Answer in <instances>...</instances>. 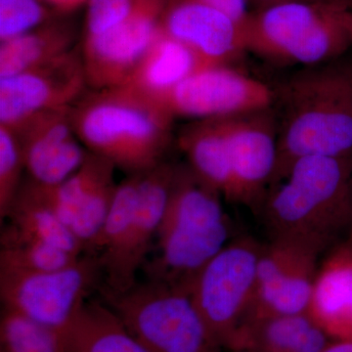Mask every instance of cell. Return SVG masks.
Returning a JSON list of instances; mask_svg holds the SVG:
<instances>
[{
	"label": "cell",
	"mask_w": 352,
	"mask_h": 352,
	"mask_svg": "<svg viewBox=\"0 0 352 352\" xmlns=\"http://www.w3.org/2000/svg\"><path fill=\"white\" fill-rule=\"evenodd\" d=\"M259 210L271 241L319 256L352 227V155L298 160L268 190Z\"/></svg>",
	"instance_id": "6da1fadb"
},
{
	"label": "cell",
	"mask_w": 352,
	"mask_h": 352,
	"mask_svg": "<svg viewBox=\"0 0 352 352\" xmlns=\"http://www.w3.org/2000/svg\"><path fill=\"white\" fill-rule=\"evenodd\" d=\"M316 67L275 91L278 155L270 188L302 157L352 155V72Z\"/></svg>",
	"instance_id": "7a4b0ae2"
},
{
	"label": "cell",
	"mask_w": 352,
	"mask_h": 352,
	"mask_svg": "<svg viewBox=\"0 0 352 352\" xmlns=\"http://www.w3.org/2000/svg\"><path fill=\"white\" fill-rule=\"evenodd\" d=\"M72 120L88 152L132 175L164 162L175 118L156 101L122 85L83 96L72 108Z\"/></svg>",
	"instance_id": "3957f363"
},
{
	"label": "cell",
	"mask_w": 352,
	"mask_h": 352,
	"mask_svg": "<svg viewBox=\"0 0 352 352\" xmlns=\"http://www.w3.org/2000/svg\"><path fill=\"white\" fill-rule=\"evenodd\" d=\"M221 194L188 166H177L157 235V254L148 278L190 289L201 270L230 241Z\"/></svg>",
	"instance_id": "277c9868"
},
{
	"label": "cell",
	"mask_w": 352,
	"mask_h": 352,
	"mask_svg": "<svg viewBox=\"0 0 352 352\" xmlns=\"http://www.w3.org/2000/svg\"><path fill=\"white\" fill-rule=\"evenodd\" d=\"M346 12L309 3L256 8L243 24L245 51L278 63L318 66L352 46Z\"/></svg>",
	"instance_id": "5b68a950"
},
{
	"label": "cell",
	"mask_w": 352,
	"mask_h": 352,
	"mask_svg": "<svg viewBox=\"0 0 352 352\" xmlns=\"http://www.w3.org/2000/svg\"><path fill=\"white\" fill-rule=\"evenodd\" d=\"M99 289L103 302L150 352H219L189 289L149 278L124 292Z\"/></svg>",
	"instance_id": "8992f818"
},
{
	"label": "cell",
	"mask_w": 352,
	"mask_h": 352,
	"mask_svg": "<svg viewBox=\"0 0 352 352\" xmlns=\"http://www.w3.org/2000/svg\"><path fill=\"white\" fill-rule=\"evenodd\" d=\"M261 248L250 237L230 241L190 287L192 300L220 347L229 349L251 317Z\"/></svg>",
	"instance_id": "52a82bcc"
},
{
	"label": "cell",
	"mask_w": 352,
	"mask_h": 352,
	"mask_svg": "<svg viewBox=\"0 0 352 352\" xmlns=\"http://www.w3.org/2000/svg\"><path fill=\"white\" fill-rule=\"evenodd\" d=\"M98 258L83 254L61 270L45 272L0 270L2 307L65 333L100 282Z\"/></svg>",
	"instance_id": "ba28073f"
},
{
	"label": "cell",
	"mask_w": 352,
	"mask_h": 352,
	"mask_svg": "<svg viewBox=\"0 0 352 352\" xmlns=\"http://www.w3.org/2000/svg\"><path fill=\"white\" fill-rule=\"evenodd\" d=\"M275 90L226 66L207 67L187 76L156 99L173 118H230L272 107Z\"/></svg>",
	"instance_id": "9c48e42d"
},
{
	"label": "cell",
	"mask_w": 352,
	"mask_h": 352,
	"mask_svg": "<svg viewBox=\"0 0 352 352\" xmlns=\"http://www.w3.org/2000/svg\"><path fill=\"white\" fill-rule=\"evenodd\" d=\"M173 0H134L126 19L110 31L85 36L82 58L88 87L107 89L124 85L157 32Z\"/></svg>",
	"instance_id": "30bf717a"
},
{
	"label": "cell",
	"mask_w": 352,
	"mask_h": 352,
	"mask_svg": "<svg viewBox=\"0 0 352 352\" xmlns=\"http://www.w3.org/2000/svg\"><path fill=\"white\" fill-rule=\"evenodd\" d=\"M88 87L82 53L0 78V126L15 129L39 113L72 109Z\"/></svg>",
	"instance_id": "8fae6325"
},
{
	"label": "cell",
	"mask_w": 352,
	"mask_h": 352,
	"mask_svg": "<svg viewBox=\"0 0 352 352\" xmlns=\"http://www.w3.org/2000/svg\"><path fill=\"white\" fill-rule=\"evenodd\" d=\"M231 184L227 200L261 208L270 188L278 155L274 108L227 118Z\"/></svg>",
	"instance_id": "7c38bea8"
},
{
	"label": "cell",
	"mask_w": 352,
	"mask_h": 352,
	"mask_svg": "<svg viewBox=\"0 0 352 352\" xmlns=\"http://www.w3.org/2000/svg\"><path fill=\"white\" fill-rule=\"evenodd\" d=\"M318 256L300 245L281 241L263 245L256 298L248 323L268 317L308 314Z\"/></svg>",
	"instance_id": "4fadbf2b"
},
{
	"label": "cell",
	"mask_w": 352,
	"mask_h": 352,
	"mask_svg": "<svg viewBox=\"0 0 352 352\" xmlns=\"http://www.w3.org/2000/svg\"><path fill=\"white\" fill-rule=\"evenodd\" d=\"M177 166L163 162L139 173V194L135 214L118 251L100 263L105 283L102 288L124 292L136 283L163 220Z\"/></svg>",
	"instance_id": "5bb4252c"
},
{
	"label": "cell",
	"mask_w": 352,
	"mask_h": 352,
	"mask_svg": "<svg viewBox=\"0 0 352 352\" xmlns=\"http://www.w3.org/2000/svg\"><path fill=\"white\" fill-rule=\"evenodd\" d=\"M116 166L88 152L82 166L66 182L50 186L51 201L62 221L89 254L117 191Z\"/></svg>",
	"instance_id": "9a60e30c"
},
{
	"label": "cell",
	"mask_w": 352,
	"mask_h": 352,
	"mask_svg": "<svg viewBox=\"0 0 352 352\" xmlns=\"http://www.w3.org/2000/svg\"><path fill=\"white\" fill-rule=\"evenodd\" d=\"M11 129L19 138L30 179L38 184H61L87 157L74 129L72 109L39 113Z\"/></svg>",
	"instance_id": "2e32d148"
},
{
	"label": "cell",
	"mask_w": 352,
	"mask_h": 352,
	"mask_svg": "<svg viewBox=\"0 0 352 352\" xmlns=\"http://www.w3.org/2000/svg\"><path fill=\"white\" fill-rule=\"evenodd\" d=\"M244 22L196 0H173L161 28L193 51L205 67L226 66L247 52Z\"/></svg>",
	"instance_id": "e0dca14e"
},
{
	"label": "cell",
	"mask_w": 352,
	"mask_h": 352,
	"mask_svg": "<svg viewBox=\"0 0 352 352\" xmlns=\"http://www.w3.org/2000/svg\"><path fill=\"white\" fill-rule=\"evenodd\" d=\"M308 314L333 340H352V242L318 267Z\"/></svg>",
	"instance_id": "ac0fdd59"
},
{
	"label": "cell",
	"mask_w": 352,
	"mask_h": 352,
	"mask_svg": "<svg viewBox=\"0 0 352 352\" xmlns=\"http://www.w3.org/2000/svg\"><path fill=\"white\" fill-rule=\"evenodd\" d=\"M207 68L185 44L160 29L122 87L156 100L183 80ZM120 85V87H122Z\"/></svg>",
	"instance_id": "d6986e66"
},
{
	"label": "cell",
	"mask_w": 352,
	"mask_h": 352,
	"mask_svg": "<svg viewBox=\"0 0 352 352\" xmlns=\"http://www.w3.org/2000/svg\"><path fill=\"white\" fill-rule=\"evenodd\" d=\"M227 118L194 120L178 136L187 166L199 178L228 197L231 184Z\"/></svg>",
	"instance_id": "ffe728a7"
},
{
	"label": "cell",
	"mask_w": 352,
	"mask_h": 352,
	"mask_svg": "<svg viewBox=\"0 0 352 352\" xmlns=\"http://www.w3.org/2000/svg\"><path fill=\"white\" fill-rule=\"evenodd\" d=\"M27 234L76 256L85 254V247L58 215L51 201L50 186L29 179L23 182L6 219Z\"/></svg>",
	"instance_id": "44dd1931"
},
{
	"label": "cell",
	"mask_w": 352,
	"mask_h": 352,
	"mask_svg": "<svg viewBox=\"0 0 352 352\" xmlns=\"http://www.w3.org/2000/svg\"><path fill=\"white\" fill-rule=\"evenodd\" d=\"M75 31L60 21H48L0 44V78L41 68L73 51Z\"/></svg>",
	"instance_id": "7402d4cb"
},
{
	"label": "cell",
	"mask_w": 352,
	"mask_h": 352,
	"mask_svg": "<svg viewBox=\"0 0 352 352\" xmlns=\"http://www.w3.org/2000/svg\"><path fill=\"white\" fill-rule=\"evenodd\" d=\"M66 352H150L110 307L87 300L64 333Z\"/></svg>",
	"instance_id": "603a6c76"
},
{
	"label": "cell",
	"mask_w": 352,
	"mask_h": 352,
	"mask_svg": "<svg viewBox=\"0 0 352 352\" xmlns=\"http://www.w3.org/2000/svg\"><path fill=\"white\" fill-rule=\"evenodd\" d=\"M314 324L309 314L258 319L241 330L229 349L234 352H296Z\"/></svg>",
	"instance_id": "cb8c5ba5"
},
{
	"label": "cell",
	"mask_w": 352,
	"mask_h": 352,
	"mask_svg": "<svg viewBox=\"0 0 352 352\" xmlns=\"http://www.w3.org/2000/svg\"><path fill=\"white\" fill-rule=\"evenodd\" d=\"M4 227L0 244V270L45 272L67 267L80 258L21 232L11 224Z\"/></svg>",
	"instance_id": "d4e9b609"
},
{
	"label": "cell",
	"mask_w": 352,
	"mask_h": 352,
	"mask_svg": "<svg viewBox=\"0 0 352 352\" xmlns=\"http://www.w3.org/2000/svg\"><path fill=\"white\" fill-rule=\"evenodd\" d=\"M0 352H66L64 335L2 307Z\"/></svg>",
	"instance_id": "484cf974"
},
{
	"label": "cell",
	"mask_w": 352,
	"mask_h": 352,
	"mask_svg": "<svg viewBox=\"0 0 352 352\" xmlns=\"http://www.w3.org/2000/svg\"><path fill=\"white\" fill-rule=\"evenodd\" d=\"M24 155L17 134L0 126V217L6 219L22 186Z\"/></svg>",
	"instance_id": "4316f807"
},
{
	"label": "cell",
	"mask_w": 352,
	"mask_h": 352,
	"mask_svg": "<svg viewBox=\"0 0 352 352\" xmlns=\"http://www.w3.org/2000/svg\"><path fill=\"white\" fill-rule=\"evenodd\" d=\"M50 21L38 0H0V41L17 38Z\"/></svg>",
	"instance_id": "83f0119b"
},
{
	"label": "cell",
	"mask_w": 352,
	"mask_h": 352,
	"mask_svg": "<svg viewBox=\"0 0 352 352\" xmlns=\"http://www.w3.org/2000/svg\"><path fill=\"white\" fill-rule=\"evenodd\" d=\"M134 0H88L85 36H99L120 24Z\"/></svg>",
	"instance_id": "f1b7e54d"
},
{
	"label": "cell",
	"mask_w": 352,
	"mask_h": 352,
	"mask_svg": "<svg viewBox=\"0 0 352 352\" xmlns=\"http://www.w3.org/2000/svg\"><path fill=\"white\" fill-rule=\"evenodd\" d=\"M196 1L219 9L240 22H244L248 14L250 13V0H196Z\"/></svg>",
	"instance_id": "f546056e"
},
{
	"label": "cell",
	"mask_w": 352,
	"mask_h": 352,
	"mask_svg": "<svg viewBox=\"0 0 352 352\" xmlns=\"http://www.w3.org/2000/svg\"><path fill=\"white\" fill-rule=\"evenodd\" d=\"M332 340L323 329L314 324L296 352H323Z\"/></svg>",
	"instance_id": "4dcf8cb0"
},
{
	"label": "cell",
	"mask_w": 352,
	"mask_h": 352,
	"mask_svg": "<svg viewBox=\"0 0 352 352\" xmlns=\"http://www.w3.org/2000/svg\"><path fill=\"white\" fill-rule=\"evenodd\" d=\"M256 8L282 3L320 4L344 11H352V0H250Z\"/></svg>",
	"instance_id": "1f68e13d"
},
{
	"label": "cell",
	"mask_w": 352,
	"mask_h": 352,
	"mask_svg": "<svg viewBox=\"0 0 352 352\" xmlns=\"http://www.w3.org/2000/svg\"><path fill=\"white\" fill-rule=\"evenodd\" d=\"M45 1L59 12L69 13L87 4L88 0H45Z\"/></svg>",
	"instance_id": "d6a6232c"
},
{
	"label": "cell",
	"mask_w": 352,
	"mask_h": 352,
	"mask_svg": "<svg viewBox=\"0 0 352 352\" xmlns=\"http://www.w3.org/2000/svg\"><path fill=\"white\" fill-rule=\"evenodd\" d=\"M323 352H352V340H332Z\"/></svg>",
	"instance_id": "836d02e7"
},
{
	"label": "cell",
	"mask_w": 352,
	"mask_h": 352,
	"mask_svg": "<svg viewBox=\"0 0 352 352\" xmlns=\"http://www.w3.org/2000/svg\"><path fill=\"white\" fill-rule=\"evenodd\" d=\"M346 22L352 34V11H347L346 13Z\"/></svg>",
	"instance_id": "e575fe53"
},
{
	"label": "cell",
	"mask_w": 352,
	"mask_h": 352,
	"mask_svg": "<svg viewBox=\"0 0 352 352\" xmlns=\"http://www.w3.org/2000/svg\"><path fill=\"white\" fill-rule=\"evenodd\" d=\"M236 352H245V351H236Z\"/></svg>",
	"instance_id": "d590c367"
},
{
	"label": "cell",
	"mask_w": 352,
	"mask_h": 352,
	"mask_svg": "<svg viewBox=\"0 0 352 352\" xmlns=\"http://www.w3.org/2000/svg\"><path fill=\"white\" fill-rule=\"evenodd\" d=\"M351 242H352V239H351Z\"/></svg>",
	"instance_id": "8d00e7d4"
},
{
	"label": "cell",
	"mask_w": 352,
	"mask_h": 352,
	"mask_svg": "<svg viewBox=\"0 0 352 352\" xmlns=\"http://www.w3.org/2000/svg\"><path fill=\"white\" fill-rule=\"evenodd\" d=\"M351 235H352V233H351Z\"/></svg>",
	"instance_id": "74e56055"
}]
</instances>
